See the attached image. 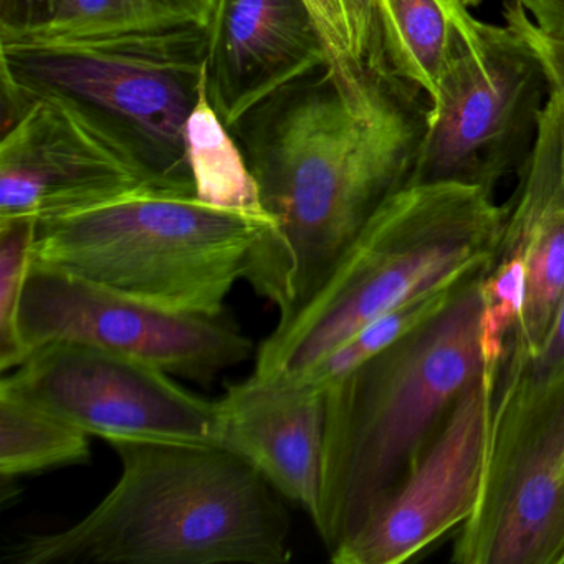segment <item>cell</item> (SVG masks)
Instances as JSON below:
<instances>
[{"label":"cell","mask_w":564,"mask_h":564,"mask_svg":"<svg viewBox=\"0 0 564 564\" xmlns=\"http://www.w3.org/2000/svg\"><path fill=\"white\" fill-rule=\"evenodd\" d=\"M412 88L382 77L368 101H355L323 68L234 130L269 216L243 279L276 306L279 323L312 302L372 214L411 180L425 130Z\"/></svg>","instance_id":"cell-1"},{"label":"cell","mask_w":564,"mask_h":564,"mask_svg":"<svg viewBox=\"0 0 564 564\" xmlns=\"http://www.w3.org/2000/svg\"><path fill=\"white\" fill-rule=\"evenodd\" d=\"M113 490L74 527L32 534L14 564H282L292 556L279 491L223 445L110 442Z\"/></svg>","instance_id":"cell-2"},{"label":"cell","mask_w":564,"mask_h":564,"mask_svg":"<svg viewBox=\"0 0 564 564\" xmlns=\"http://www.w3.org/2000/svg\"><path fill=\"white\" fill-rule=\"evenodd\" d=\"M481 279L326 391L322 494L313 523L328 551L401 485L462 392L484 378Z\"/></svg>","instance_id":"cell-3"},{"label":"cell","mask_w":564,"mask_h":564,"mask_svg":"<svg viewBox=\"0 0 564 564\" xmlns=\"http://www.w3.org/2000/svg\"><path fill=\"white\" fill-rule=\"evenodd\" d=\"M507 219L475 184L408 183L372 214L312 302L257 349L256 375L293 378L401 303L494 269Z\"/></svg>","instance_id":"cell-4"},{"label":"cell","mask_w":564,"mask_h":564,"mask_svg":"<svg viewBox=\"0 0 564 564\" xmlns=\"http://www.w3.org/2000/svg\"><path fill=\"white\" fill-rule=\"evenodd\" d=\"M265 224L148 187L39 220L34 262L180 312L219 316Z\"/></svg>","instance_id":"cell-5"},{"label":"cell","mask_w":564,"mask_h":564,"mask_svg":"<svg viewBox=\"0 0 564 564\" xmlns=\"http://www.w3.org/2000/svg\"><path fill=\"white\" fill-rule=\"evenodd\" d=\"M209 29L0 42L2 77L61 91L123 128L173 180L191 181L184 131L207 68Z\"/></svg>","instance_id":"cell-6"},{"label":"cell","mask_w":564,"mask_h":564,"mask_svg":"<svg viewBox=\"0 0 564 564\" xmlns=\"http://www.w3.org/2000/svg\"><path fill=\"white\" fill-rule=\"evenodd\" d=\"M454 41L408 183L495 187L527 161L551 94L533 48L454 0Z\"/></svg>","instance_id":"cell-7"},{"label":"cell","mask_w":564,"mask_h":564,"mask_svg":"<svg viewBox=\"0 0 564 564\" xmlns=\"http://www.w3.org/2000/svg\"><path fill=\"white\" fill-rule=\"evenodd\" d=\"M451 560L563 564L564 368L533 378L505 355L491 395L480 495Z\"/></svg>","instance_id":"cell-8"},{"label":"cell","mask_w":564,"mask_h":564,"mask_svg":"<svg viewBox=\"0 0 564 564\" xmlns=\"http://www.w3.org/2000/svg\"><path fill=\"white\" fill-rule=\"evenodd\" d=\"M2 82L11 118L0 143V219H52L148 187L194 193L100 111L51 88Z\"/></svg>","instance_id":"cell-9"},{"label":"cell","mask_w":564,"mask_h":564,"mask_svg":"<svg viewBox=\"0 0 564 564\" xmlns=\"http://www.w3.org/2000/svg\"><path fill=\"white\" fill-rule=\"evenodd\" d=\"M19 333L28 358L48 343H82L203 384L253 355V343L224 315L166 308L34 260Z\"/></svg>","instance_id":"cell-10"},{"label":"cell","mask_w":564,"mask_h":564,"mask_svg":"<svg viewBox=\"0 0 564 564\" xmlns=\"http://www.w3.org/2000/svg\"><path fill=\"white\" fill-rule=\"evenodd\" d=\"M0 388L108 442L219 445L217 401L191 394L163 369L95 346H41Z\"/></svg>","instance_id":"cell-11"},{"label":"cell","mask_w":564,"mask_h":564,"mask_svg":"<svg viewBox=\"0 0 564 564\" xmlns=\"http://www.w3.org/2000/svg\"><path fill=\"white\" fill-rule=\"evenodd\" d=\"M491 392L468 386L398 488L332 551L336 564H399L474 513L484 477Z\"/></svg>","instance_id":"cell-12"},{"label":"cell","mask_w":564,"mask_h":564,"mask_svg":"<svg viewBox=\"0 0 564 564\" xmlns=\"http://www.w3.org/2000/svg\"><path fill=\"white\" fill-rule=\"evenodd\" d=\"M328 68L305 0H219L209 28L214 108L230 131L280 91Z\"/></svg>","instance_id":"cell-13"},{"label":"cell","mask_w":564,"mask_h":564,"mask_svg":"<svg viewBox=\"0 0 564 564\" xmlns=\"http://www.w3.org/2000/svg\"><path fill=\"white\" fill-rule=\"evenodd\" d=\"M517 174L498 257L513 253L527 267V300L508 348L531 359L543 348L564 300V95L560 91L551 90L536 140Z\"/></svg>","instance_id":"cell-14"},{"label":"cell","mask_w":564,"mask_h":564,"mask_svg":"<svg viewBox=\"0 0 564 564\" xmlns=\"http://www.w3.org/2000/svg\"><path fill=\"white\" fill-rule=\"evenodd\" d=\"M217 404L219 445L246 458L313 520L322 494L326 392L253 372L227 386Z\"/></svg>","instance_id":"cell-15"},{"label":"cell","mask_w":564,"mask_h":564,"mask_svg":"<svg viewBox=\"0 0 564 564\" xmlns=\"http://www.w3.org/2000/svg\"><path fill=\"white\" fill-rule=\"evenodd\" d=\"M184 143L197 199L220 209L246 214L269 226L259 183L246 153L210 101L207 68L199 98L186 121Z\"/></svg>","instance_id":"cell-16"},{"label":"cell","mask_w":564,"mask_h":564,"mask_svg":"<svg viewBox=\"0 0 564 564\" xmlns=\"http://www.w3.org/2000/svg\"><path fill=\"white\" fill-rule=\"evenodd\" d=\"M454 0H376L379 48L392 77L429 100L437 95L452 52Z\"/></svg>","instance_id":"cell-17"},{"label":"cell","mask_w":564,"mask_h":564,"mask_svg":"<svg viewBox=\"0 0 564 564\" xmlns=\"http://www.w3.org/2000/svg\"><path fill=\"white\" fill-rule=\"evenodd\" d=\"M219 0H67L47 24L0 42L75 41L127 32L166 31L213 24Z\"/></svg>","instance_id":"cell-18"},{"label":"cell","mask_w":564,"mask_h":564,"mask_svg":"<svg viewBox=\"0 0 564 564\" xmlns=\"http://www.w3.org/2000/svg\"><path fill=\"white\" fill-rule=\"evenodd\" d=\"M90 435L0 388V475L14 480L90 460Z\"/></svg>","instance_id":"cell-19"},{"label":"cell","mask_w":564,"mask_h":564,"mask_svg":"<svg viewBox=\"0 0 564 564\" xmlns=\"http://www.w3.org/2000/svg\"><path fill=\"white\" fill-rule=\"evenodd\" d=\"M468 283L429 290L382 313L345 339L341 345L336 346L328 355L318 359L315 365L310 366L302 375L293 376V379H299L319 391H328L349 372L444 312Z\"/></svg>","instance_id":"cell-20"},{"label":"cell","mask_w":564,"mask_h":564,"mask_svg":"<svg viewBox=\"0 0 564 564\" xmlns=\"http://www.w3.org/2000/svg\"><path fill=\"white\" fill-rule=\"evenodd\" d=\"M480 336L484 382L494 394L498 371L508 343L520 323L527 300V267L521 257L500 256L494 269L480 280Z\"/></svg>","instance_id":"cell-21"},{"label":"cell","mask_w":564,"mask_h":564,"mask_svg":"<svg viewBox=\"0 0 564 564\" xmlns=\"http://www.w3.org/2000/svg\"><path fill=\"white\" fill-rule=\"evenodd\" d=\"M39 219H0V366L19 368L28 359L19 333V310L31 270Z\"/></svg>","instance_id":"cell-22"},{"label":"cell","mask_w":564,"mask_h":564,"mask_svg":"<svg viewBox=\"0 0 564 564\" xmlns=\"http://www.w3.org/2000/svg\"><path fill=\"white\" fill-rule=\"evenodd\" d=\"M328 55V72L336 85L356 101H366L376 74L366 70L352 44L351 28L343 0H305Z\"/></svg>","instance_id":"cell-23"},{"label":"cell","mask_w":564,"mask_h":564,"mask_svg":"<svg viewBox=\"0 0 564 564\" xmlns=\"http://www.w3.org/2000/svg\"><path fill=\"white\" fill-rule=\"evenodd\" d=\"M503 21L533 48L543 65L551 90L564 95V41L543 34L514 0H505Z\"/></svg>","instance_id":"cell-24"},{"label":"cell","mask_w":564,"mask_h":564,"mask_svg":"<svg viewBox=\"0 0 564 564\" xmlns=\"http://www.w3.org/2000/svg\"><path fill=\"white\" fill-rule=\"evenodd\" d=\"M359 62L372 74H389L379 48L376 0H343Z\"/></svg>","instance_id":"cell-25"},{"label":"cell","mask_w":564,"mask_h":564,"mask_svg":"<svg viewBox=\"0 0 564 564\" xmlns=\"http://www.w3.org/2000/svg\"><path fill=\"white\" fill-rule=\"evenodd\" d=\"M67 0H0V35L18 34L47 24Z\"/></svg>","instance_id":"cell-26"},{"label":"cell","mask_w":564,"mask_h":564,"mask_svg":"<svg viewBox=\"0 0 564 564\" xmlns=\"http://www.w3.org/2000/svg\"><path fill=\"white\" fill-rule=\"evenodd\" d=\"M543 34L564 41V0H514Z\"/></svg>","instance_id":"cell-27"},{"label":"cell","mask_w":564,"mask_h":564,"mask_svg":"<svg viewBox=\"0 0 564 564\" xmlns=\"http://www.w3.org/2000/svg\"><path fill=\"white\" fill-rule=\"evenodd\" d=\"M465 6H467L468 9L477 8V6H480L484 0H462Z\"/></svg>","instance_id":"cell-28"},{"label":"cell","mask_w":564,"mask_h":564,"mask_svg":"<svg viewBox=\"0 0 564 564\" xmlns=\"http://www.w3.org/2000/svg\"><path fill=\"white\" fill-rule=\"evenodd\" d=\"M563 564H564V561H563Z\"/></svg>","instance_id":"cell-29"}]
</instances>
